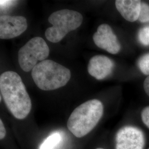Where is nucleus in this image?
<instances>
[{
	"instance_id": "39448f33",
	"label": "nucleus",
	"mask_w": 149,
	"mask_h": 149,
	"mask_svg": "<svg viewBox=\"0 0 149 149\" xmlns=\"http://www.w3.org/2000/svg\"><path fill=\"white\" fill-rule=\"evenodd\" d=\"M49 53V48L42 38H33L18 52L19 66L24 71L29 72L38 64V61L45 60Z\"/></svg>"
},
{
	"instance_id": "0eeeda50",
	"label": "nucleus",
	"mask_w": 149,
	"mask_h": 149,
	"mask_svg": "<svg viewBox=\"0 0 149 149\" xmlns=\"http://www.w3.org/2000/svg\"><path fill=\"white\" fill-rule=\"evenodd\" d=\"M28 24L23 16H1L0 38L10 39L21 35L27 30Z\"/></svg>"
},
{
	"instance_id": "9d476101",
	"label": "nucleus",
	"mask_w": 149,
	"mask_h": 149,
	"mask_svg": "<svg viewBox=\"0 0 149 149\" xmlns=\"http://www.w3.org/2000/svg\"><path fill=\"white\" fill-rule=\"evenodd\" d=\"M141 2L138 0H117L116 6L118 12L127 21H136L139 18Z\"/></svg>"
},
{
	"instance_id": "f257e3e1",
	"label": "nucleus",
	"mask_w": 149,
	"mask_h": 149,
	"mask_svg": "<svg viewBox=\"0 0 149 149\" xmlns=\"http://www.w3.org/2000/svg\"><path fill=\"white\" fill-rule=\"evenodd\" d=\"M0 90L6 105L18 119L27 117L32 109V101L20 76L6 71L0 76Z\"/></svg>"
},
{
	"instance_id": "20e7f679",
	"label": "nucleus",
	"mask_w": 149,
	"mask_h": 149,
	"mask_svg": "<svg viewBox=\"0 0 149 149\" xmlns=\"http://www.w3.org/2000/svg\"><path fill=\"white\" fill-rule=\"evenodd\" d=\"M53 26L47 29L45 37L52 43H58L69 32L77 29L82 24L83 17L77 11L62 10L53 12L48 18Z\"/></svg>"
},
{
	"instance_id": "6e6552de",
	"label": "nucleus",
	"mask_w": 149,
	"mask_h": 149,
	"mask_svg": "<svg viewBox=\"0 0 149 149\" xmlns=\"http://www.w3.org/2000/svg\"><path fill=\"white\" fill-rule=\"evenodd\" d=\"M93 41L98 48L106 50L109 53L116 54L119 52L121 45L112 28L107 24L98 27L93 36Z\"/></svg>"
},
{
	"instance_id": "a211bd4d",
	"label": "nucleus",
	"mask_w": 149,
	"mask_h": 149,
	"mask_svg": "<svg viewBox=\"0 0 149 149\" xmlns=\"http://www.w3.org/2000/svg\"><path fill=\"white\" fill-rule=\"evenodd\" d=\"M103 149V148H97V149Z\"/></svg>"
},
{
	"instance_id": "9b49d317",
	"label": "nucleus",
	"mask_w": 149,
	"mask_h": 149,
	"mask_svg": "<svg viewBox=\"0 0 149 149\" xmlns=\"http://www.w3.org/2000/svg\"><path fill=\"white\" fill-rule=\"evenodd\" d=\"M61 140V135L58 132H55L43 141L39 149H55L59 145Z\"/></svg>"
},
{
	"instance_id": "f03ea898",
	"label": "nucleus",
	"mask_w": 149,
	"mask_h": 149,
	"mask_svg": "<svg viewBox=\"0 0 149 149\" xmlns=\"http://www.w3.org/2000/svg\"><path fill=\"white\" fill-rule=\"evenodd\" d=\"M103 106L98 100L85 102L77 107L70 116L67 126L77 138L87 135L95 128L103 114Z\"/></svg>"
},
{
	"instance_id": "423d86ee",
	"label": "nucleus",
	"mask_w": 149,
	"mask_h": 149,
	"mask_svg": "<svg viewBox=\"0 0 149 149\" xmlns=\"http://www.w3.org/2000/svg\"><path fill=\"white\" fill-rule=\"evenodd\" d=\"M145 139L140 129L125 126L118 131L116 136V149H143Z\"/></svg>"
},
{
	"instance_id": "dca6fc26",
	"label": "nucleus",
	"mask_w": 149,
	"mask_h": 149,
	"mask_svg": "<svg viewBox=\"0 0 149 149\" xmlns=\"http://www.w3.org/2000/svg\"><path fill=\"white\" fill-rule=\"evenodd\" d=\"M6 134V130L5 125L2 120H0V139L2 140L5 137Z\"/></svg>"
},
{
	"instance_id": "f3484780",
	"label": "nucleus",
	"mask_w": 149,
	"mask_h": 149,
	"mask_svg": "<svg viewBox=\"0 0 149 149\" xmlns=\"http://www.w3.org/2000/svg\"><path fill=\"white\" fill-rule=\"evenodd\" d=\"M144 88L146 93L149 97V76L144 81Z\"/></svg>"
},
{
	"instance_id": "2eb2a0df",
	"label": "nucleus",
	"mask_w": 149,
	"mask_h": 149,
	"mask_svg": "<svg viewBox=\"0 0 149 149\" xmlns=\"http://www.w3.org/2000/svg\"><path fill=\"white\" fill-rule=\"evenodd\" d=\"M141 117L144 124L149 129V106L144 108L141 113Z\"/></svg>"
},
{
	"instance_id": "7ed1b4c3",
	"label": "nucleus",
	"mask_w": 149,
	"mask_h": 149,
	"mask_svg": "<svg viewBox=\"0 0 149 149\" xmlns=\"http://www.w3.org/2000/svg\"><path fill=\"white\" fill-rule=\"evenodd\" d=\"M71 76L69 69L51 60L39 63L32 71L36 85L44 91L54 90L63 87L69 81Z\"/></svg>"
},
{
	"instance_id": "f8f14e48",
	"label": "nucleus",
	"mask_w": 149,
	"mask_h": 149,
	"mask_svg": "<svg viewBox=\"0 0 149 149\" xmlns=\"http://www.w3.org/2000/svg\"><path fill=\"white\" fill-rule=\"evenodd\" d=\"M138 66L140 71L146 75H149V53L142 56L139 60Z\"/></svg>"
},
{
	"instance_id": "4468645a",
	"label": "nucleus",
	"mask_w": 149,
	"mask_h": 149,
	"mask_svg": "<svg viewBox=\"0 0 149 149\" xmlns=\"http://www.w3.org/2000/svg\"><path fill=\"white\" fill-rule=\"evenodd\" d=\"M139 20L142 23L149 22V6L145 3H141Z\"/></svg>"
},
{
	"instance_id": "ddd939ff",
	"label": "nucleus",
	"mask_w": 149,
	"mask_h": 149,
	"mask_svg": "<svg viewBox=\"0 0 149 149\" xmlns=\"http://www.w3.org/2000/svg\"><path fill=\"white\" fill-rule=\"evenodd\" d=\"M139 40L143 45H149V26L141 28L139 32Z\"/></svg>"
},
{
	"instance_id": "1a4fd4ad",
	"label": "nucleus",
	"mask_w": 149,
	"mask_h": 149,
	"mask_svg": "<svg viewBox=\"0 0 149 149\" xmlns=\"http://www.w3.org/2000/svg\"><path fill=\"white\" fill-rule=\"evenodd\" d=\"M114 64L104 55H96L90 60L87 66L89 74L97 80H103L112 74Z\"/></svg>"
}]
</instances>
